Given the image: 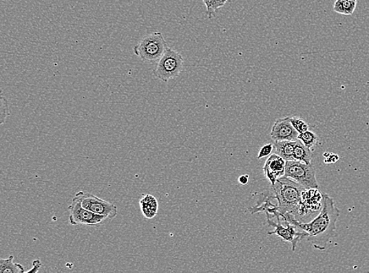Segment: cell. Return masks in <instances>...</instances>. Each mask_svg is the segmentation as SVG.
Listing matches in <instances>:
<instances>
[{"mask_svg":"<svg viewBox=\"0 0 369 273\" xmlns=\"http://www.w3.org/2000/svg\"><path fill=\"white\" fill-rule=\"evenodd\" d=\"M348 1L356 2L357 3V0H348Z\"/></svg>","mask_w":369,"mask_h":273,"instance_id":"26","label":"cell"},{"mask_svg":"<svg viewBox=\"0 0 369 273\" xmlns=\"http://www.w3.org/2000/svg\"><path fill=\"white\" fill-rule=\"evenodd\" d=\"M275 218H277V222H275L273 218L268 217L266 218L268 225L275 228L274 231L268 232V234H277L284 241L290 243L292 245V250L295 251L297 243L306 239V233L299 230L288 221H285L284 225V220L281 219L280 216Z\"/></svg>","mask_w":369,"mask_h":273,"instance_id":"9","label":"cell"},{"mask_svg":"<svg viewBox=\"0 0 369 273\" xmlns=\"http://www.w3.org/2000/svg\"><path fill=\"white\" fill-rule=\"evenodd\" d=\"M340 210L335 206L333 198L323 193L322 208L319 214L310 221H297L293 215H281L283 220L289 221L299 230L306 233V240L310 242L313 248L319 250L326 249L330 239L335 236L336 223L339 219Z\"/></svg>","mask_w":369,"mask_h":273,"instance_id":"1","label":"cell"},{"mask_svg":"<svg viewBox=\"0 0 369 273\" xmlns=\"http://www.w3.org/2000/svg\"><path fill=\"white\" fill-rule=\"evenodd\" d=\"M70 225L74 226L101 227L109 221L106 216L95 214L81 206L78 199L75 197L68 207Z\"/></svg>","mask_w":369,"mask_h":273,"instance_id":"5","label":"cell"},{"mask_svg":"<svg viewBox=\"0 0 369 273\" xmlns=\"http://www.w3.org/2000/svg\"><path fill=\"white\" fill-rule=\"evenodd\" d=\"M0 116H1V124L3 125L6 122V120L10 116L9 105L7 98L3 96V91L1 92V96H0Z\"/></svg>","mask_w":369,"mask_h":273,"instance_id":"19","label":"cell"},{"mask_svg":"<svg viewBox=\"0 0 369 273\" xmlns=\"http://www.w3.org/2000/svg\"><path fill=\"white\" fill-rule=\"evenodd\" d=\"M324 156L326 157V160H324L325 163H335L339 161V156L334 154L328 155V153H324Z\"/></svg>","mask_w":369,"mask_h":273,"instance_id":"23","label":"cell"},{"mask_svg":"<svg viewBox=\"0 0 369 273\" xmlns=\"http://www.w3.org/2000/svg\"><path fill=\"white\" fill-rule=\"evenodd\" d=\"M323 193L319 188L304 189L302 195V201L299 208L293 215L297 221L306 223L308 219L314 218L322 208Z\"/></svg>","mask_w":369,"mask_h":273,"instance_id":"7","label":"cell"},{"mask_svg":"<svg viewBox=\"0 0 369 273\" xmlns=\"http://www.w3.org/2000/svg\"><path fill=\"white\" fill-rule=\"evenodd\" d=\"M14 255H10L8 259H0V273H24L25 267L19 263L14 262Z\"/></svg>","mask_w":369,"mask_h":273,"instance_id":"15","label":"cell"},{"mask_svg":"<svg viewBox=\"0 0 369 273\" xmlns=\"http://www.w3.org/2000/svg\"><path fill=\"white\" fill-rule=\"evenodd\" d=\"M140 206L143 217L147 219H153L158 215V200L152 195H143L140 200Z\"/></svg>","mask_w":369,"mask_h":273,"instance_id":"12","label":"cell"},{"mask_svg":"<svg viewBox=\"0 0 369 273\" xmlns=\"http://www.w3.org/2000/svg\"><path fill=\"white\" fill-rule=\"evenodd\" d=\"M75 197L79 199L84 208L95 212V214L108 217L112 220L114 219L118 214L117 206L98 198L90 193L81 190L75 195Z\"/></svg>","mask_w":369,"mask_h":273,"instance_id":"8","label":"cell"},{"mask_svg":"<svg viewBox=\"0 0 369 273\" xmlns=\"http://www.w3.org/2000/svg\"><path fill=\"white\" fill-rule=\"evenodd\" d=\"M295 141L296 140L274 141L275 154L283 157L285 161L294 160L293 155Z\"/></svg>","mask_w":369,"mask_h":273,"instance_id":"13","label":"cell"},{"mask_svg":"<svg viewBox=\"0 0 369 273\" xmlns=\"http://www.w3.org/2000/svg\"><path fill=\"white\" fill-rule=\"evenodd\" d=\"M284 177L293 179L305 189L319 188L315 169L312 164L295 160L286 161Z\"/></svg>","mask_w":369,"mask_h":273,"instance_id":"6","label":"cell"},{"mask_svg":"<svg viewBox=\"0 0 369 273\" xmlns=\"http://www.w3.org/2000/svg\"><path fill=\"white\" fill-rule=\"evenodd\" d=\"M299 134L292 125L291 118L286 117L275 122L270 135L274 141H294L297 140Z\"/></svg>","mask_w":369,"mask_h":273,"instance_id":"10","label":"cell"},{"mask_svg":"<svg viewBox=\"0 0 369 273\" xmlns=\"http://www.w3.org/2000/svg\"><path fill=\"white\" fill-rule=\"evenodd\" d=\"M286 162L283 157L273 154L264 163V174L271 185L275 184L280 178L285 176Z\"/></svg>","mask_w":369,"mask_h":273,"instance_id":"11","label":"cell"},{"mask_svg":"<svg viewBox=\"0 0 369 273\" xmlns=\"http://www.w3.org/2000/svg\"><path fill=\"white\" fill-rule=\"evenodd\" d=\"M168 47L161 32H156L143 37L134 47V51L143 62L154 63L158 62Z\"/></svg>","mask_w":369,"mask_h":273,"instance_id":"3","label":"cell"},{"mask_svg":"<svg viewBox=\"0 0 369 273\" xmlns=\"http://www.w3.org/2000/svg\"><path fill=\"white\" fill-rule=\"evenodd\" d=\"M291 122L293 127L295 129L297 133H302L306 132V131L310 130V127L307 123L299 118L293 117L291 118Z\"/></svg>","mask_w":369,"mask_h":273,"instance_id":"20","label":"cell"},{"mask_svg":"<svg viewBox=\"0 0 369 273\" xmlns=\"http://www.w3.org/2000/svg\"><path fill=\"white\" fill-rule=\"evenodd\" d=\"M202 2L207 8V15L211 20L216 17L218 9L224 6L220 0H202Z\"/></svg>","mask_w":369,"mask_h":273,"instance_id":"18","label":"cell"},{"mask_svg":"<svg viewBox=\"0 0 369 273\" xmlns=\"http://www.w3.org/2000/svg\"><path fill=\"white\" fill-rule=\"evenodd\" d=\"M357 3L348 0H336L333 10L334 12L343 15H352L356 9Z\"/></svg>","mask_w":369,"mask_h":273,"instance_id":"16","label":"cell"},{"mask_svg":"<svg viewBox=\"0 0 369 273\" xmlns=\"http://www.w3.org/2000/svg\"><path fill=\"white\" fill-rule=\"evenodd\" d=\"M228 0H220V2H222L224 5H225L226 3H227Z\"/></svg>","mask_w":369,"mask_h":273,"instance_id":"25","label":"cell"},{"mask_svg":"<svg viewBox=\"0 0 369 273\" xmlns=\"http://www.w3.org/2000/svg\"><path fill=\"white\" fill-rule=\"evenodd\" d=\"M304 188L286 177L280 178L271 185L269 199L277 200V210L280 215H293L301 204Z\"/></svg>","mask_w":369,"mask_h":273,"instance_id":"2","label":"cell"},{"mask_svg":"<svg viewBox=\"0 0 369 273\" xmlns=\"http://www.w3.org/2000/svg\"><path fill=\"white\" fill-rule=\"evenodd\" d=\"M274 149V144H268L262 147V149L258 153L257 160H262V158L266 157L271 155Z\"/></svg>","mask_w":369,"mask_h":273,"instance_id":"21","label":"cell"},{"mask_svg":"<svg viewBox=\"0 0 369 273\" xmlns=\"http://www.w3.org/2000/svg\"><path fill=\"white\" fill-rule=\"evenodd\" d=\"M249 182V175H244L239 177V183L242 185H246Z\"/></svg>","mask_w":369,"mask_h":273,"instance_id":"24","label":"cell"},{"mask_svg":"<svg viewBox=\"0 0 369 273\" xmlns=\"http://www.w3.org/2000/svg\"><path fill=\"white\" fill-rule=\"evenodd\" d=\"M312 150L308 149L299 140L295 141L293 158L295 161H299L306 164L312 162Z\"/></svg>","mask_w":369,"mask_h":273,"instance_id":"14","label":"cell"},{"mask_svg":"<svg viewBox=\"0 0 369 273\" xmlns=\"http://www.w3.org/2000/svg\"><path fill=\"white\" fill-rule=\"evenodd\" d=\"M42 265H42L41 261L40 259L34 260L32 262V269L30 270L29 271L25 272L26 273H36L39 271H40V270L42 267Z\"/></svg>","mask_w":369,"mask_h":273,"instance_id":"22","label":"cell"},{"mask_svg":"<svg viewBox=\"0 0 369 273\" xmlns=\"http://www.w3.org/2000/svg\"><path fill=\"white\" fill-rule=\"evenodd\" d=\"M184 68V58L178 52L168 47L158 60L153 72L156 78L168 83L178 78Z\"/></svg>","mask_w":369,"mask_h":273,"instance_id":"4","label":"cell"},{"mask_svg":"<svg viewBox=\"0 0 369 273\" xmlns=\"http://www.w3.org/2000/svg\"><path fill=\"white\" fill-rule=\"evenodd\" d=\"M297 140H299L303 144L312 150L317 145L319 141L317 134L308 130L305 133H302L297 135Z\"/></svg>","mask_w":369,"mask_h":273,"instance_id":"17","label":"cell"}]
</instances>
